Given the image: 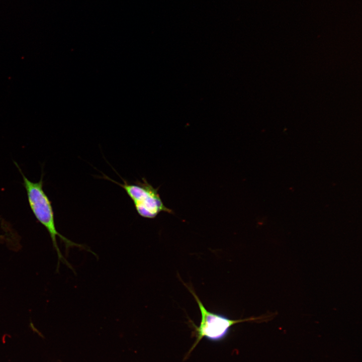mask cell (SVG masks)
Here are the masks:
<instances>
[{"label": "cell", "mask_w": 362, "mask_h": 362, "mask_svg": "<svg viewBox=\"0 0 362 362\" xmlns=\"http://www.w3.org/2000/svg\"><path fill=\"white\" fill-rule=\"evenodd\" d=\"M14 162L22 175L23 184L26 191L30 209L37 221L45 228L49 234L53 247L57 254V266H59V263L61 262L74 271L72 265L62 255L57 242L56 236H58L64 244L66 253H68L70 248L77 247L90 252L95 255L96 254L87 246L72 241L57 230L51 202L43 188V174L38 182H32L24 175L18 163Z\"/></svg>", "instance_id": "cell-1"}, {"label": "cell", "mask_w": 362, "mask_h": 362, "mask_svg": "<svg viewBox=\"0 0 362 362\" xmlns=\"http://www.w3.org/2000/svg\"><path fill=\"white\" fill-rule=\"evenodd\" d=\"M187 287L195 298L201 314V320L198 326L192 322L193 334L196 341L190 350L192 351L203 338L214 342L224 339L229 334L231 327L237 323L258 320L260 317H252L243 319H231L223 314L208 311L203 304L192 289Z\"/></svg>", "instance_id": "cell-2"}, {"label": "cell", "mask_w": 362, "mask_h": 362, "mask_svg": "<svg viewBox=\"0 0 362 362\" xmlns=\"http://www.w3.org/2000/svg\"><path fill=\"white\" fill-rule=\"evenodd\" d=\"M104 178L115 183L125 190L132 200L137 213L142 217L153 219L161 212L172 214L173 211L163 203L158 189L154 188L146 178L143 177L141 180H137L134 184H131L122 178L123 183L116 182L104 174Z\"/></svg>", "instance_id": "cell-3"}]
</instances>
